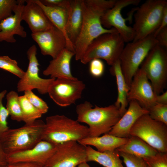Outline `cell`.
Instances as JSON below:
<instances>
[{"mask_svg": "<svg viewBox=\"0 0 167 167\" xmlns=\"http://www.w3.org/2000/svg\"><path fill=\"white\" fill-rule=\"evenodd\" d=\"M117 0H82L83 22L79 34L74 44L75 58L80 60L91 42L99 36L117 31L102 25L101 18Z\"/></svg>", "mask_w": 167, "mask_h": 167, "instance_id": "1", "label": "cell"}, {"mask_svg": "<svg viewBox=\"0 0 167 167\" xmlns=\"http://www.w3.org/2000/svg\"><path fill=\"white\" fill-rule=\"evenodd\" d=\"M77 120L88 125L89 136L96 137L108 133L123 115L120 108L114 104L105 107L95 105L89 102L78 105L76 107Z\"/></svg>", "mask_w": 167, "mask_h": 167, "instance_id": "2", "label": "cell"}, {"mask_svg": "<svg viewBox=\"0 0 167 167\" xmlns=\"http://www.w3.org/2000/svg\"><path fill=\"white\" fill-rule=\"evenodd\" d=\"M89 136L87 126L64 115H55L46 118L42 140L57 145Z\"/></svg>", "mask_w": 167, "mask_h": 167, "instance_id": "3", "label": "cell"}, {"mask_svg": "<svg viewBox=\"0 0 167 167\" xmlns=\"http://www.w3.org/2000/svg\"><path fill=\"white\" fill-rule=\"evenodd\" d=\"M45 126L42 120L26 124L17 128H9L0 135V144L7 156L33 147L40 141Z\"/></svg>", "mask_w": 167, "mask_h": 167, "instance_id": "4", "label": "cell"}, {"mask_svg": "<svg viewBox=\"0 0 167 167\" xmlns=\"http://www.w3.org/2000/svg\"><path fill=\"white\" fill-rule=\"evenodd\" d=\"M167 7V0H148L137 7L132 27L135 35L133 41L152 35L158 27Z\"/></svg>", "mask_w": 167, "mask_h": 167, "instance_id": "5", "label": "cell"}, {"mask_svg": "<svg viewBox=\"0 0 167 167\" xmlns=\"http://www.w3.org/2000/svg\"><path fill=\"white\" fill-rule=\"evenodd\" d=\"M125 43L117 31L102 34L91 42L80 61L86 64L93 59H103L111 66L119 60Z\"/></svg>", "mask_w": 167, "mask_h": 167, "instance_id": "6", "label": "cell"}, {"mask_svg": "<svg viewBox=\"0 0 167 167\" xmlns=\"http://www.w3.org/2000/svg\"><path fill=\"white\" fill-rule=\"evenodd\" d=\"M158 42L152 35L143 39L127 43L119 60L122 72L130 88L132 79L150 51Z\"/></svg>", "mask_w": 167, "mask_h": 167, "instance_id": "7", "label": "cell"}, {"mask_svg": "<svg viewBox=\"0 0 167 167\" xmlns=\"http://www.w3.org/2000/svg\"><path fill=\"white\" fill-rule=\"evenodd\" d=\"M158 152L167 153V125L152 119L148 114L140 117L130 131Z\"/></svg>", "mask_w": 167, "mask_h": 167, "instance_id": "8", "label": "cell"}, {"mask_svg": "<svg viewBox=\"0 0 167 167\" xmlns=\"http://www.w3.org/2000/svg\"><path fill=\"white\" fill-rule=\"evenodd\" d=\"M141 66L155 94L163 92L167 82V49L156 45L150 51Z\"/></svg>", "mask_w": 167, "mask_h": 167, "instance_id": "9", "label": "cell"}, {"mask_svg": "<svg viewBox=\"0 0 167 167\" xmlns=\"http://www.w3.org/2000/svg\"><path fill=\"white\" fill-rule=\"evenodd\" d=\"M140 1V0H117L114 6L101 17L102 25L106 29L113 28L116 29L125 43L133 41L135 36L134 32L132 27L126 25V22L132 19L133 14L135 11L126 18L122 16L121 11L128 6L138 5Z\"/></svg>", "mask_w": 167, "mask_h": 167, "instance_id": "10", "label": "cell"}, {"mask_svg": "<svg viewBox=\"0 0 167 167\" xmlns=\"http://www.w3.org/2000/svg\"><path fill=\"white\" fill-rule=\"evenodd\" d=\"M37 51L36 46L33 45L27 52L29 63L26 71L17 83V89L19 92L36 89L41 94L47 93L49 86L55 79H43L40 77V65L36 57Z\"/></svg>", "mask_w": 167, "mask_h": 167, "instance_id": "11", "label": "cell"}, {"mask_svg": "<svg viewBox=\"0 0 167 167\" xmlns=\"http://www.w3.org/2000/svg\"><path fill=\"white\" fill-rule=\"evenodd\" d=\"M85 88L83 82L76 77L73 79L58 78L51 84L47 93L56 104L66 107L81 98Z\"/></svg>", "mask_w": 167, "mask_h": 167, "instance_id": "12", "label": "cell"}, {"mask_svg": "<svg viewBox=\"0 0 167 167\" xmlns=\"http://www.w3.org/2000/svg\"><path fill=\"white\" fill-rule=\"evenodd\" d=\"M86 146L74 141L57 145L56 151L44 167H76L87 162Z\"/></svg>", "mask_w": 167, "mask_h": 167, "instance_id": "13", "label": "cell"}, {"mask_svg": "<svg viewBox=\"0 0 167 167\" xmlns=\"http://www.w3.org/2000/svg\"><path fill=\"white\" fill-rule=\"evenodd\" d=\"M156 96L145 72L139 68L132 79L127 93L128 103L131 100H135L148 110L156 103Z\"/></svg>", "mask_w": 167, "mask_h": 167, "instance_id": "14", "label": "cell"}, {"mask_svg": "<svg viewBox=\"0 0 167 167\" xmlns=\"http://www.w3.org/2000/svg\"><path fill=\"white\" fill-rule=\"evenodd\" d=\"M31 37L38 45L41 54L56 58L67 48L66 38L63 33L54 26L43 31L31 34Z\"/></svg>", "mask_w": 167, "mask_h": 167, "instance_id": "15", "label": "cell"}, {"mask_svg": "<svg viewBox=\"0 0 167 167\" xmlns=\"http://www.w3.org/2000/svg\"><path fill=\"white\" fill-rule=\"evenodd\" d=\"M57 146L42 140L31 148L7 155L8 164L29 162L44 166L55 152Z\"/></svg>", "mask_w": 167, "mask_h": 167, "instance_id": "16", "label": "cell"}, {"mask_svg": "<svg viewBox=\"0 0 167 167\" xmlns=\"http://www.w3.org/2000/svg\"><path fill=\"white\" fill-rule=\"evenodd\" d=\"M25 0H19L13 12L14 14L2 21L0 23V42L6 41L14 43L16 40L15 35L25 38L27 33L21 25L22 12Z\"/></svg>", "mask_w": 167, "mask_h": 167, "instance_id": "17", "label": "cell"}, {"mask_svg": "<svg viewBox=\"0 0 167 167\" xmlns=\"http://www.w3.org/2000/svg\"><path fill=\"white\" fill-rule=\"evenodd\" d=\"M129 104L125 113L108 134L118 137L129 138L131 128L136 120L143 115L148 114V110L136 101L131 100Z\"/></svg>", "mask_w": 167, "mask_h": 167, "instance_id": "18", "label": "cell"}, {"mask_svg": "<svg viewBox=\"0 0 167 167\" xmlns=\"http://www.w3.org/2000/svg\"><path fill=\"white\" fill-rule=\"evenodd\" d=\"M22 12V19L28 24L32 33L46 30L54 26L40 6L34 0H25Z\"/></svg>", "mask_w": 167, "mask_h": 167, "instance_id": "19", "label": "cell"}, {"mask_svg": "<svg viewBox=\"0 0 167 167\" xmlns=\"http://www.w3.org/2000/svg\"><path fill=\"white\" fill-rule=\"evenodd\" d=\"M75 54L74 52L65 48L56 58L50 61L48 66L43 71V74L55 79H74L75 77L71 72L70 64Z\"/></svg>", "mask_w": 167, "mask_h": 167, "instance_id": "20", "label": "cell"}, {"mask_svg": "<svg viewBox=\"0 0 167 167\" xmlns=\"http://www.w3.org/2000/svg\"><path fill=\"white\" fill-rule=\"evenodd\" d=\"M82 22V0H70L66 31L68 40L74 46L80 32Z\"/></svg>", "mask_w": 167, "mask_h": 167, "instance_id": "21", "label": "cell"}, {"mask_svg": "<svg viewBox=\"0 0 167 167\" xmlns=\"http://www.w3.org/2000/svg\"><path fill=\"white\" fill-rule=\"evenodd\" d=\"M128 139V138L118 137L107 133L101 136L88 137L78 142L85 146H94L97 151L103 152L116 149L126 143Z\"/></svg>", "mask_w": 167, "mask_h": 167, "instance_id": "22", "label": "cell"}, {"mask_svg": "<svg viewBox=\"0 0 167 167\" xmlns=\"http://www.w3.org/2000/svg\"><path fill=\"white\" fill-rule=\"evenodd\" d=\"M34 0L41 8L52 24L63 33L66 38V48L75 53L74 46L68 40L66 31L69 9L46 6L41 3L40 0Z\"/></svg>", "mask_w": 167, "mask_h": 167, "instance_id": "23", "label": "cell"}, {"mask_svg": "<svg viewBox=\"0 0 167 167\" xmlns=\"http://www.w3.org/2000/svg\"><path fill=\"white\" fill-rule=\"evenodd\" d=\"M109 71L110 73L115 77L117 86L118 97L114 105L120 108L123 115L126 111L128 105L127 95L129 88L122 72L119 60L111 66Z\"/></svg>", "mask_w": 167, "mask_h": 167, "instance_id": "24", "label": "cell"}, {"mask_svg": "<svg viewBox=\"0 0 167 167\" xmlns=\"http://www.w3.org/2000/svg\"><path fill=\"white\" fill-rule=\"evenodd\" d=\"M116 150L142 158L152 156L158 152L141 139L132 136L126 143Z\"/></svg>", "mask_w": 167, "mask_h": 167, "instance_id": "25", "label": "cell"}, {"mask_svg": "<svg viewBox=\"0 0 167 167\" xmlns=\"http://www.w3.org/2000/svg\"><path fill=\"white\" fill-rule=\"evenodd\" d=\"M86 152L87 162H95L105 167H124L118 152L116 149L101 152L87 146Z\"/></svg>", "mask_w": 167, "mask_h": 167, "instance_id": "26", "label": "cell"}, {"mask_svg": "<svg viewBox=\"0 0 167 167\" xmlns=\"http://www.w3.org/2000/svg\"><path fill=\"white\" fill-rule=\"evenodd\" d=\"M19 96L15 91H10L6 95L7 102L6 105V108L9 112L11 119L19 122L23 120Z\"/></svg>", "mask_w": 167, "mask_h": 167, "instance_id": "27", "label": "cell"}, {"mask_svg": "<svg viewBox=\"0 0 167 167\" xmlns=\"http://www.w3.org/2000/svg\"><path fill=\"white\" fill-rule=\"evenodd\" d=\"M23 120L26 124H31L41 117L42 114L28 101L24 95L19 96Z\"/></svg>", "mask_w": 167, "mask_h": 167, "instance_id": "28", "label": "cell"}, {"mask_svg": "<svg viewBox=\"0 0 167 167\" xmlns=\"http://www.w3.org/2000/svg\"><path fill=\"white\" fill-rule=\"evenodd\" d=\"M0 68L10 72L20 79L25 73V71L19 67L16 61L8 56H0Z\"/></svg>", "mask_w": 167, "mask_h": 167, "instance_id": "29", "label": "cell"}, {"mask_svg": "<svg viewBox=\"0 0 167 167\" xmlns=\"http://www.w3.org/2000/svg\"><path fill=\"white\" fill-rule=\"evenodd\" d=\"M148 110L152 119L167 125V105L156 103Z\"/></svg>", "mask_w": 167, "mask_h": 167, "instance_id": "30", "label": "cell"}, {"mask_svg": "<svg viewBox=\"0 0 167 167\" xmlns=\"http://www.w3.org/2000/svg\"><path fill=\"white\" fill-rule=\"evenodd\" d=\"M30 103L42 114L46 113L49 107L46 102L35 95L32 91L24 92V95Z\"/></svg>", "mask_w": 167, "mask_h": 167, "instance_id": "31", "label": "cell"}, {"mask_svg": "<svg viewBox=\"0 0 167 167\" xmlns=\"http://www.w3.org/2000/svg\"><path fill=\"white\" fill-rule=\"evenodd\" d=\"M18 3V0H0V23L13 15Z\"/></svg>", "mask_w": 167, "mask_h": 167, "instance_id": "32", "label": "cell"}, {"mask_svg": "<svg viewBox=\"0 0 167 167\" xmlns=\"http://www.w3.org/2000/svg\"><path fill=\"white\" fill-rule=\"evenodd\" d=\"M143 158L148 167H167V153L158 152L154 156Z\"/></svg>", "mask_w": 167, "mask_h": 167, "instance_id": "33", "label": "cell"}, {"mask_svg": "<svg viewBox=\"0 0 167 167\" xmlns=\"http://www.w3.org/2000/svg\"><path fill=\"white\" fill-rule=\"evenodd\" d=\"M126 167H148L142 158L118 152Z\"/></svg>", "mask_w": 167, "mask_h": 167, "instance_id": "34", "label": "cell"}, {"mask_svg": "<svg viewBox=\"0 0 167 167\" xmlns=\"http://www.w3.org/2000/svg\"><path fill=\"white\" fill-rule=\"evenodd\" d=\"M6 92V90L0 92V135L9 128L7 121L9 113L2 104V100Z\"/></svg>", "mask_w": 167, "mask_h": 167, "instance_id": "35", "label": "cell"}, {"mask_svg": "<svg viewBox=\"0 0 167 167\" xmlns=\"http://www.w3.org/2000/svg\"><path fill=\"white\" fill-rule=\"evenodd\" d=\"M89 72L93 77L96 78L101 76L105 70L103 62L100 59H93L89 62Z\"/></svg>", "mask_w": 167, "mask_h": 167, "instance_id": "36", "label": "cell"}, {"mask_svg": "<svg viewBox=\"0 0 167 167\" xmlns=\"http://www.w3.org/2000/svg\"><path fill=\"white\" fill-rule=\"evenodd\" d=\"M44 5L50 7H61L69 9L70 0H40Z\"/></svg>", "mask_w": 167, "mask_h": 167, "instance_id": "37", "label": "cell"}, {"mask_svg": "<svg viewBox=\"0 0 167 167\" xmlns=\"http://www.w3.org/2000/svg\"><path fill=\"white\" fill-rule=\"evenodd\" d=\"M158 45L167 49V27L160 31L155 37Z\"/></svg>", "mask_w": 167, "mask_h": 167, "instance_id": "38", "label": "cell"}, {"mask_svg": "<svg viewBox=\"0 0 167 167\" xmlns=\"http://www.w3.org/2000/svg\"><path fill=\"white\" fill-rule=\"evenodd\" d=\"M167 27V7L165 9L160 24L152 35L155 37L161 30Z\"/></svg>", "mask_w": 167, "mask_h": 167, "instance_id": "39", "label": "cell"}, {"mask_svg": "<svg viewBox=\"0 0 167 167\" xmlns=\"http://www.w3.org/2000/svg\"><path fill=\"white\" fill-rule=\"evenodd\" d=\"M7 167H44L41 165L33 163L19 162L8 164Z\"/></svg>", "mask_w": 167, "mask_h": 167, "instance_id": "40", "label": "cell"}, {"mask_svg": "<svg viewBox=\"0 0 167 167\" xmlns=\"http://www.w3.org/2000/svg\"><path fill=\"white\" fill-rule=\"evenodd\" d=\"M156 102L159 104L167 105V91H166L156 96Z\"/></svg>", "mask_w": 167, "mask_h": 167, "instance_id": "41", "label": "cell"}, {"mask_svg": "<svg viewBox=\"0 0 167 167\" xmlns=\"http://www.w3.org/2000/svg\"><path fill=\"white\" fill-rule=\"evenodd\" d=\"M7 156L0 144V165H7Z\"/></svg>", "mask_w": 167, "mask_h": 167, "instance_id": "42", "label": "cell"}, {"mask_svg": "<svg viewBox=\"0 0 167 167\" xmlns=\"http://www.w3.org/2000/svg\"><path fill=\"white\" fill-rule=\"evenodd\" d=\"M76 167H91L90 165L87 163V162H82L79 165H78Z\"/></svg>", "mask_w": 167, "mask_h": 167, "instance_id": "43", "label": "cell"}, {"mask_svg": "<svg viewBox=\"0 0 167 167\" xmlns=\"http://www.w3.org/2000/svg\"><path fill=\"white\" fill-rule=\"evenodd\" d=\"M0 167H7V165H0Z\"/></svg>", "mask_w": 167, "mask_h": 167, "instance_id": "44", "label": "cell"}]
</instances>
